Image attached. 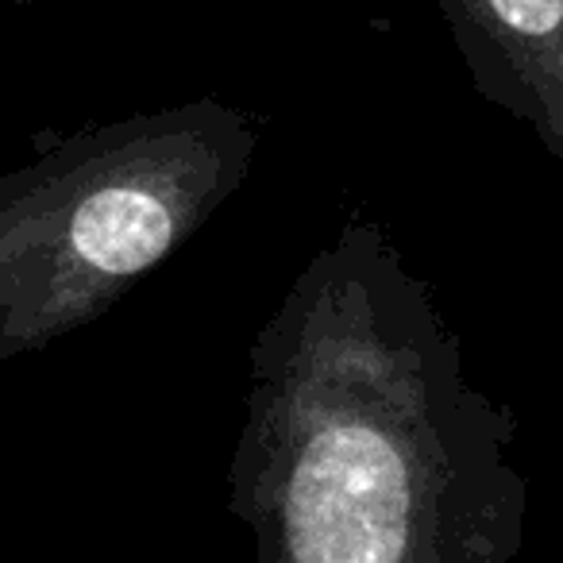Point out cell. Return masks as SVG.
I'll use <instances>...</instances> for the list:
<instances>
[{"label":"cell","instance_id":"obj_1","mask_svg":"<svg viewBox=\"0 0 563 563\" xmlns=\"http://www.w3.org/2000/svg\"><path fill=\"white\" fill-rule=\"evenodd\" d=\"M517 417L467 375L432 282L344 220L263 321L228 463L258 563H514Z\"/></svg>","mask_w":563,"mask_h":563},{"label":"cell","instance_id":"obj_2","mask_svg":"<svg viewBox=\"0 0 563 563\" xmlns=\"http://www.w3.org/2000/svg\"><path fill=\"white\" fill-rule=\"evenodd\" d=\"M263 120L220 97L55 135L0 174V363L101 321L232 201Z\"/></svg>","mask_w":563,"mask_h":563},{"label":"cell","instance_id":"obj_3","mask_svg":"<svg viewBox=\"0 0 563 563\" xmlns=\"http://www.w3.org/2000/svg\"><path fill=\"white\" fill-rule=\"evenodd\" d=\"M437 12L475 93L563 166V0H437Z\"/></svg>","mask_w":563,"mask_h":563},{"label":"cell","instance_id":"obj_4","mask_svg":"<svg viewBox=\"0 0 563 563\" xmlns=\"http://www.w3.org/2000/svg\"><path fill=\"white\" fill-rule=\"evenodd\" d=\"M12 9H35V4H47V0H9Z\"/></svg>","mask_w":563,"mask_h":563}]
</instances>
